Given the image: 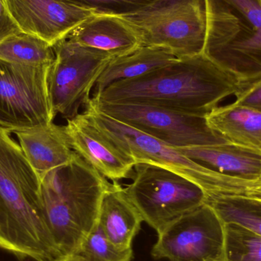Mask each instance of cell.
Segmentation results:
<instances>
[{
	"instance_id": "cell-3",
	"label": "cell",
	"mask_w": 261,
	"mask_h": 261,
	"mask_svg": "<svg viewBox=\"0 0 261 261\" xmlns=\"http://www.w3.org/2000/svg\"><path fill=\"white\" fill-rule=\"evenodd\" d=\"M110 182L76 153L41 179L43 214L62 255L75 254L96 226Z\"/></svg>"
},
{
	"instance_id": "cell-23",
	"label": "cell",
	"mask_w": 261,
	"mask_h": 261,
	"mask_svg": "<svg viewBox=\"0 0 261 261\" xmlns=\"http://www.w3.org/2000/svg\"><path fill=\"white\" fill-rule=\"evenodd\" d=\"M75 254L84 261H132L133 250L113 244L97 224Z\"/></svg>"
},
{
	"instance_id": "cell-14",
	"label": "cell",
	"mask_w": 261,
	"mask_h": 261,
	"mask_svg": "<svg viewBox=\"0 0 261 261\" xmlns=\"http://www.w3.org/2000/svg\"><path fill=\"white\" fill-rule=\"evenodd\" d=\"M12 133L18 138L24 156L40 179L51 170L67 165L76 154L64 126L54 122Z\"/></svg>"
},
{
	"instance_id": "cell-6",
	"label": "cell",
	"mask_w": 261,
	"mask_h": 261,
	"mask_svg": "<svg viewBox=\"0 0 261 261\" xmlns=\"http://www.w3.org/2000/svg\"><path fill=\"white\" fill-rule=\"evenodd\" d=\"M141 46L170 50L177 58L203 53L207 30L205 0H153L122 15Z\"/></svg>"
},
{
	"instance_id": "cell-12",
	"label": "cell",
	"mask_w": 261,
	"mask_h": 261,
	"mask_svg": "<svg viewBox=\"0 0 261 261\" xmlns=\"http://www.w3.org/2000/svg\"><path fill=\"white\" fill-rule=\"evenodd\" d=\"M64 128L72 149L104 177L113 182L130 177L135 165L133 158L87 113L67 120Z\"/></svg>"
},
{
	"instance_id": "cell-27",
	"label": "cell",
	"mask_w": 261,
	"mask_h": 261,
	"mask_svg": "<svg viewBox=\"0 0 261 261\" xmlns=\"http://www.w3.org/2000/svg\"><path fill=\"white\" fill-rule=\"evenodd\" d=\"M242 198L261 202V182L248 189L245 193V197Z\"/></svg>"
},
{
	"instance_id": "cell-16",
	"label": "cell",
	"mask_w": 261,
	"mask_h": 261,
	"mask_svg": "<svg viewBox=\"0 0 261 261\" xmlns=\"http://www.w3.org/2000/svg\"><path fill=\"white\" fill-rule=\"evenodd\" d=\"M177 149L207 168L245 180L260 182L261 151L259 150L230 142Z\"/></svg>"
},
{
	"instance_id": "cell-10",
	"label": "cell",
	"mask_w": 261,
	"mask_h": 261,
	"mask_svg": "<svg viewBox=\"0 0 261 261\" xmlns=\"http://www.w3.org/2000/svg\"><path fill=\"white\" fill-rule=\"evenodd\" d=\"M49 67L0 59V127L12 133L54 122L56 115L47 84Z\"/></svg>"
},
{
	"instance_id": "cell-8",
	"label": "cell",
	"mask_w": 261,
	"mask_h": 261,
	"mask_svg": "<svg viewBox=\"0 0 261 261\" xmlns=\"http://www.w3.org/2000/svg\"><path fill=\"white\" fill-rule=\"evenodd\" d=\"M53 46L55 59L47 76L49 98L55 115L68 120L89 102L98 78L113 58L67 38Z\"/></svg>"
},
{
	"instance_id": "cell-31",
	"label": "cell",
	"mask_w": 261,
	"mask_h": 261,
	"mask_svg": "<svg viewBox=\"0 0 261 261\" xmlns=\"http://www.w3.org/2000/svg\"><path fill=\"white\" fill-rule=\"evenodd\" d=\"M260 203L261 204V202H260Z\"/></svg>"
},
{
	"instance_id": "cell-9",
	"label": "cell",
	"mask_w": 261,
	"mask_h": 261,
	"mask_svg": "<svg viewBox=\"0 0 261 261\" xmlns=\"http://www.w3.org/2000/svg\"><path fill=\"white\" fill-rule=\"evenodd\" d=\"M101 113L176 148L228 142L208 126L206 118L134 102H105L90 98Z\"/></svg>"
},
{
	"instance_id": "cell-7",
	"label": "cell",
	"mask_w": 261,
	"mask_h": 261,
	"mask_svg": "<svg viewBox=\"0 0 261 261\" xmlns=\"http://www.w3.org/2000/svg\"><path fill=\"white\" fill-rule=\"evenodd\" d=\"M133 173L132 182L124 188L143 222L158 234L205 203L206 194L199 186L168 169L138 163Z\"/></svg>"
},
{
	"instance_id": "cell-5",
	"label": "cell",
	"mask_w": 261,
	"mask_h": 261,
	"mask_svg": "<svg viewBox=\"0 0 261 261\" xmlns=\"http://www.w3.org/2000/svg\"><path fill=\"white\" fill-rule=\"evenodd\" d=\"M84 108L96 125L132 156L135 164L146 163L172 170L197 184L206 196L245 197L248 189L259 184L207 168L182 154L176 147L115 120L89 102Z\"/></svg>"
},
{
	"instance_id": "cell-29",
	"label": "cell",
	"mask_w": 261,
	"mask_h": 261,
	"mask_svg": "<svg viewBox=\"0 0 261 261\" xmlns=\"http://www.w3.org/2000/svg\"><path fill=\"white\" fill-rule=\"evenodd\" d=\"M258 2H259V3H260V5H261V0H258Z\"/></svg>"
},
{
	"instance_id": "cell-2",
	"label": "cell",
	"mask_w": 261,
	"mask_h": 261,
	"mask_svg": "<svg viewBox=\"0 0 261 261\" xmlns=\"http://www.w3.org/2000/svg\"><path fill=\"white\" fill-rule=\"evenodd\" d=\"M0 127V248L21 260L51 261L62 254L43 214L41 179Z\"/></svg>"
},
{
	"instance_id": "cell-25",
	"label": "cell",
	"mask_w": 261,
	"mask_h": 261,
	"mask_svg": "<svg viewBox=\"0 0 261 261\" xmlns=\"http://www.w3.org/2000/svg\"><path fill=\"white\" fill-rule=\"evenodd\" d=\"M234 103L261 112V74L247 78L240 91L236 95Z\"/></svg>"
},
{
	"instance_id": "cell-20",
	"label": "cell",
	"mask_w": 261,
	"mask_h": 261,
	"mask_svg": "<svg viewBox=\"0 0 261 261\" xmlns=\"http://www.w3.org/2000/svg\"><path fill=\"white\" fill-rule=\"evenodd\" d=\"M0 59L24 65L50 66L55 59L54 46L35 35L20 32L0 41Z\"/></svg>"
},
{
	"instance_id": "cell-15",
	"label": "cell",
	"mask_w": 261,
	"mask_h": 261,
	"mask_svg": "<svg viewBox=\"0 0 261 261\" xmlns=\"http://www.w3.org/2000/svg\"><path fill=\"white\" fill-rule=\"evenodd\" d=\"M67 39L83 47L100 50L112 58L122 56L141 46L134 29L120 16L94 15L78 24Z\"/></svg>"
},
{
	"instance_id": "cell-17",
	"label": "cell",
	"mask_w": 261,
	"mask_h": 261,
	"mask_svg": "<svg viewBox=\"0 0 261 261\" xmlns=\"http://www.w3.org/2000/svg\"><path fill=\"white\" fill-rule=\"evenodd\" d=\"M142 222L125 188L116 181L110 182L101 201L97 222L109 240L119 248H132Z\"/></svg>"
},
{
	"instance_id": "cell-24",
	"label": "cell",
	"mask_w": 261,
	"mask_h": 261,
	"mask_svg": "<svg viewBox=\"0 0 261 261\" xmlns=\"http://www.w3.org/2000/svg\"><path fill=\"white\" fill-rule=\"evenodd\" d=\"M96 15L122 16L133 13L153 0H62Z\"/></svg>"
},
{
	"instance_id": "cell-11",
	"label": "cell",
	"mask_w": 261,
	"mask_h": 261,
	"mask_svg": "<svg viewBox=\"0 0 261 261\" xmlns=\"http://www.w3.org/2000/svg\"><path fill=\"white\" fill-rule=\"evenodd\" d=\"M151 250L155 260L223 261V223L203 203L166 227Z\"/></svg>"
},
{
	"instance_id": "cell-13",
	"label": "cell",
	"mask_w": 261,
	"mask_h": 261,
	"mask_svg": "<svg viewBox=\"0 0 261 261\" xmlns=\"http://www.w3.org/2000/svg\"><path fill=\"white\" fill-rule=\"evenodd\" d=\"M21 32L54 45L94 13L62 0H3Z\"/></svg>"
},
{
	"instance_id": "cell-26",
	"label": "cell",
	"mask_w": 261,
	"mask_h": 261,
	"mask_svg": "<svg viewBox=\"0 0 261 261\" xmlns=\"http://www.w3.org/2000/svg\"><path fill=\"white\" fill-rule=\"evenodd\" d=\"M20 32L5 5L3 0H0V41L10 35Z\"/></svg>"
},
{
	"instance_id": "cell-30",
	"label": "cell",
	"mask_w": 261,
	"mask_h": 261,
	"mask_svg": "<svg viewBox=\"0 0 261 261\" xmlns=\"http://www.w3.org/2000/svg\"><path fill=\"white\" fill-rule=\"evenodd\" d=\"M260 182H261V177H260Z\"/></svg>"
},
{
	"instance_id": "cell-28",
	"label": "cell",
	"mask_w": 261,
	"mask_h": 261,
	"mask_svg": "<svg viewBox=\"0 0 261 261\" xmlns=\"http://www.w3.org/2000/svg\"><path fill=\"white\" fill-rule=\"evenodd\" d=\"M51 261H84L77 254H67Z\"/></svg>"
},
{
	"instance_id": "cell-19",
	"label": "cell",
	"mask_w": 261,
	"mask_h": 261,
	"mask_svg": "<svg viewBox=\"0 0 261 261\" xmlns=\"http://www.w3.org/2000/svg\"><path fill=\"white\" fill-rule=\"evenodd\" d=\"M176 59L167 49L149 46H140L127 55L113 58L98 78L93 96L114 83L142 76Z\"/></svg>"
},
{
	"instance_id": "cell-1",
	"label": "cell",
	"mask_w": 261,
	"mask_h": 261,
	"mask_svg": "<svg viewBox=\"0 0 261 261\" xmlns=\"http://www.w3.org/2000/svg\"><path fill=\"white\" fill-rule=\"evenodd\" d=\"M246 79L215 64L202 53L178 58L138 77L118 81L93 98L206 117L224 99L236 96Z\"/></svg>"
},
{
	"instance_id": "cell-18",
	"label": "cell",
	"mask_w": 261,
	"mask_h": 261,
	"mask_svg": "<svg viewBox=\"0 0 261 261\" xmlns=\"http://www.w3.org/2000/svg\"><path fill=\"white\" fill-rule=\"evenodd\" d=\"M205 118L228 142L261 151V112L232 102L216 107Z\"/></svg>"
},
{
	"instance_id": "cell-4",
	"label": "cell",
	"mask_w": 261,
	"mask_h": 261,
	"mask_svg": "<svg viewBox=\"0 0 261 261\" xmlns=\"http://www.w3.org/2000/svg\"><path fill=\"white\" fill-rule=\"evenodd\" d=\"M203 54L245 78L261 74V5L258 0H205Z\"/></svg>"
},
{
	"instance_id": "cell-21",
	"label": "cell",
	"mask_w": 261,
	"mask_h": 261,
	"mask_svg": "<svg viewBox=\"0 0 261 261\" xmlns=\"http://www.w3.org/2000/svg\"><path fill=\"white\" fill-rule=\"evenodd\" d=\"M210 205L223 223L232 222L261 236V204L242 197L206 196Z\"/></svg>"
},
{
	"instance_id": "cell-22",
	"label": "cell",
	"mask_w": 261,
	"mask_h": 261,
	"mask_svg": "<svg viewBox=\"0 0 261 261\" xmlns=\"http://www.w3.org/2000/svg\"><path fill=\"white\" fill-rule=\"evenodd\" d=\"M223 261H261L260 234L232 222L223 223Z\"/></svg>"
}]
</instances>
